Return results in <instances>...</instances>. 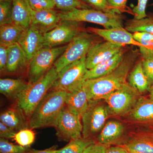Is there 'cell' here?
I'll use <instances>...</instances> for the list:
<instances>
[{"label": "cell", "instance_id": "obj_46", "mask_svg": "<svg viewBox=\"0 0 153 153\" xmlns=\"http://www.w3.org/2000/svg\"><path fill=\"white\" fill-rule=\"evenodd\" d=\"M12 1L13 0H0V1Z\"/></svg>", "mask_w": 153, "mask_h": 153}, {"label": "cell", "instance_id": "obj_3", "mask_svg": "<svg viewBox=\"0 0 153 153\" xmlns=\"http://www.w3.org/2000/svg\"><path fill=\"white\" fill-rule=\"evenodd\" d=\"M58 73L55 66L33 83H30L17 99V105L25 116L30 119L34 110L48 93Z\"/></svg>", "mask_w": 153, "mask_h": 153}, {"label": "cell", "instance_id": "obj_5", "mask_svg": "<svg viewBox=\"0 0 153 153\" xmlns=\"http://www.w3.org/2000/svg\"><path fill=\"white\" fill-rule=\"evenodd\" d=\"M61 21L89 22L101 25L104 29L124 27V17L122 14L106 13L94 9H75L59 12Z\"/></svg>", "mask_w": 153, "mask_h": 153}, {"label": "cell", "instance_id": "obj_19", "mask_svg": "<svg viewBox=\"0 0 153 153\" xmlns=\"http://www.w3.org/2000/svg\"><path fill=\"white\" fill-rule=\"evenodd\" d=\"M130 112L132 119L153 127V100L149 97H140Z\"/></svg>", "mask_w": 153, "mask_h": 153}, {"label": "cell", "instance_id": "obj_40", "mask_svg": "<svg viewBox=\"0 0 153 153\" xmlns=\"http://www.w3.org/2000/svg\"><path fill=\"white\" fill-rule=\"evenodd\" d=\"M17 132L4 124L0 122V137L1 138L5 139H14L16 134Z\"/></svg>", "mask_w": 153, "mask_h": 153}, {"label": "cell", "instance_id": "obj_44", "mask_svg": "<svg viewBox=\"0 0 153 153\" xmlns=\"http://www.w3.org/2000/svg\"><path fill=\"white\" fill-rule=\"evenodd\" d=\"M56 150L52 147L43 150H30L28 153H55Z\"/></svg>", "mask_w": 153, "mask_h": 153}, {"label": "cell", "instance_id": "obj_11", "mask_svg": "<svg viewBox=\"0 0 153 153\" xmlns=\"http://www.w3.org/2000/svg\"><path fill=\"white\" fill-rule=\"evenodd\" d=\"M81 118L65 105L55 126L56 135L59 139L67 141L82 137V125Z\"/></svg>", "mask_w": 153, "mask_h": 153}, {"label": "cell", "instance_id": "obj_26", "mask_svg": "<svg viewBox=\"0 0 153 153\" xmlns=\"http://www.w3.org/2000/svg\"><path fill=\"white\" fill-rule=\"evenodd\" d=\"M126 30L133 33L136 32H144L153 35V13H149L146 18L130 19L124 23Z\"/></svg>", "mask_w": 153, "mask_h": 153}, {"label": "cell", "instance_id": "obj_35", "mask_svg": "<svg viewBox=\"0 0 153 153\" xmlns=\"http://www.w3.org/2000/svg\"><path fill=\"white\" fill-rule=\"evenodd\" d=\"M132 35L134 39L141 45L140 47H153V35L150 33L144 32H136L133 33Z\"/></svg>", "mask_w": 153, "mask_h": 153}, {"label": "cell", "instance_id": "obj_2", "mask_svg": "<svg viewBox=\"0 0 153 153\" xmlns=\"http://www.w3.org/2000/svg\"><path fill=\"white\" fill-rule=\"evenodd\" d=\"M68 92L50 91L34 110L29 119L31 129L55 127L58 117L65 105Z\"/></svg>", "mask_w": 153, "mask_h": 153}, {"label": "cell", "instance_id": "obj_37", "mask_svg": "<svg viewBox=\"0 0 153 153\" xmlns=\"http://www.w3.org/2000/svg\"><path fill=\"white\" fill-rule=\"evenodd\" d=\"M142 64L145 75L151 86L153 84V59L142 58Z\"/></svg>", "mask_w": 153, "mask_h": 153}, {"label": "cell", "instance_id": "obj_43", "mask_svg": "<svg viewBox=\"0 0 153 153\" xmlns=\"http://www.w3.org/2000/svg\"><path fill=\"white\" fill-rule=\"evenodd\" d=\"M105 153H129L126 148L111 147L106 149Z\"/></svg>", "mask_w": 153, "mask_h": 153}, {"label": "cell", "instance_id": "obj_23", "mask_svg": "<svg viewBox=\"0 0 153 153\" xmlns=\"http://www.w3.org/2000/svg\"><path fill=\"white\" fill-rule=\"evenodd\" d=\"M124 130V126L120 122L109 121L106 123L100 131L97 140L99 143L102 144H109L121 137Z\"/></svg>", "mask_w": 153, "mask_h": 153}, {"label": "cell", "instance_id": "obj_33", "mask_svg": "<svg viewBox=\"0 0 153 153\" xmlns=\"http://www.w3.org/2000/svg\"><path fill=\"white\" fill-rule=\"evenodd\" d=\"M12 1H0V26L12 24Z\"/></svg>", "mask_w": 153, "mask_h": 153}, {"label": "cell", "instance_id": "obj_16", "mask_svg": "<svg viewBox=\"0 0 153 153\" xmlns=\"http://www.w3.org/2000/svg\"><path fill=\"white\" fill-rule=\"evenodd\" d=\"M12 24L23 31L30 27L31 9L27 0H13Z\"/></svg>", "mask_w": 153, "mask_h": 153}, {"label": "cell", "instance_id": "obj_42", "mask_svg": "<svg viewBox=\"0 0 153 153\" xmlns=\"http://www.w3.org/2000/svg\"><path fill=\"white\" fill-rule=\"evenodd\" d=\"M141 57L143 59H153V46L149 47H140Z\"/></svg>", "mask_w": 153, "mask_h": 153}, {"label": "cell", "instance_id": "obj_38", "mask_svg": "<svg viewBox=\"0 0 153 153\" xmlns=\"http://www.w3.org/2000/svg\"><path fill=\"white\" fill-rule=\"evenodd\" d=\"M113 7L119 11L121 13H127L133 14L132 10L129 8L127 6V0H107Z\"/></svg>", "mask_w": 153, "mask_h": 153}, {"label": "cell", "instance_id": "obj_20", "mask_svg": "<svg viewBox=\"0 0 153 153\" xmlns=\"http://www.w3.org/2000/svg\"><path fill=\"white\" fill-rule=\"evenodd\" d=\"M29 63L25 52L18 43L9 46L6 72L10 74L16 73L28 67Z\"/></svg>", "mask_w": 153, "mask_h": 153}, {"label": "cell", "instance_id": "obj_27", "mask_svg": "<svg viewBox=\"0 0 153 153\" xmlns=\"http://www.w3.org/2000/svg\"><path fill=\"white\" fill-rule=\"evenodd\" d=\"M25 31L13 24L0 26V44L10 45L18 43Z\"/></svg>", "mask_w": 153, "mask_h": 153}, {"label": "cell", "instance_id": "obj_18", "mask_svg": "<svg viewBox=\"0 0 153 153\" xmlns=\"http://www.w3.org/2000/svg\"><path fill=\"white\" fill-rule=\"evenodd\" d=\"M89 102L87 92L82 85L79 88L68 92L65 105L72 112L82 117L89 106Z\"/></svg>", "mask_w": 153, "mask_h": 153}, {"label": "cell", "instance_id": "obj_12", "mask_svg": "<svg viewBox=\"0 0 153 153\" xmlns=\"http://www.w3.org/2000/svg\"><path fill=\"white\" fill-rule=\"evenodd\" d=\"M86 30L101 37L104 41L122 47H126L127 45L141 47V45L134 39L132 33L127 31L124 27H117L109 29L88 27Z\"/></svg>", "mask_w": 153, "mask_h": 153}, {"label": "cell", "instance_id": "obj_17", "mask_svg": "<svg viewBox=\"0 0 153 153\" xmlns=\"http://www.w3.org/2000/svg\"><path fill=\"white\" fill-rule=\"evenodd\" d=\"M130 47H123L117 54L108 59L94 68L88 70L86 73V79H94L101 77L108 74L116 68L123 59Z\"/></svg>", "mask_w": 153, "mask_h": 153}, {"label": "cell", "instance_id": "obj_24", "mask_svg": "<svg viewBox=\"0 0 153 153\" xmlns=\"http://www.w3.org/2000/svg\"><path fill=\"white\" fill-rule=\"evenodd\" d=\"M29 84V82L20 78H1L0 92L7 98L17 100Z\"/></svg>", "mask_w": 153, "mask_h": 153}, {"label": "cell", "instance_id": "obj_1", "mask_svg": "<svg viewBox=\"0 0 153 153\" xmlns=\"http://www.w3.org/2000/svg\"><path fill=\"white\" fill-rule=\"evenodd\" d=\"M140 56L139 49L130 48L118 66L111 72L98 78L86 80L83 86L89 102L104 100L126 83L129 74Z\"/></svg>", "mask_w": 153, "mask_h": 153}, {"label": "cell", "instance_id": "obj_39", "mask_svg": "<svg viewBox=\"0 0 153 153\" xmlns=\"http://www.w3.org/2000/svg\"><path fill=\"white\" fill-rule=\"evenodd\" d=\"M9 45L0 44V71L6 72L8 56Z\"/></svg>", "mask_w": 153, "mask_h": 153}, {"label": "cell", "instance_id": "obj_10", "mask_svg": "<svg viewBox=\"0 0 153 153\" xmlns=\"http://www.w3.org/2000/svg\"><path fill=\"white\" fill-rule=\"evenodd\" d=\"M82 22L61 21L57 27L44 34V47H60L68 44L79 33L85 31Z\"/></svg>", "mask_w": 153, "mask_h": 153}, {"label": "cell", "instance_id": "obj_30", "mask_svg": "<svg viewBox=\"0 0 153 153\" xmlns=\"http://www.w3.org/2000/svg\"><path fill=\"white\" fill-rule=\"evenodd\" d=\"M35 134L32 129L27 128L17 132L14 139L19 145L25 147H29L34 143Z\"/></svg>", "mask_w": 153, "mask_h": 153}, {"label": "cell", "instance_id": "obj_8", "mask_svg": "<svg viewBox=\"0 0 153 153\" xmlns=\"http://www.w3.org/2000/svg\"><path fill=\"white\" fill-rule=\"evenodd\" d=\"M99 101L90 102L88 108L81 117L83 137L91 138L101 131L111 114L107 105Z\"/></svg>", "mask_w": 153, "mask_h": 153}, {"label": "cell", "instance_id": "obj_4", "mask_svg": "<svg viewBox=\"0 0 153 153\" xmlns=\"http://www.w3.org/2000/svg\"><path fill=\"white\" fill-rule=\"evenodd\" d=\"M103 40L101 37L86 30L82 31L68 43L66 50L53 66L58 73L69 64L86 57L91 47Z\"/></svg>", "mask_w": 153, "mask_h": 153}, {"label": "cell", "instance_id": "obj_41", "mask_svg": "<svg viewBox=\"0 0 153 153\" xmlns=\"http://www.w3.org/2000/svg\"><path fill=\"white\" fill-rule=\"evenodd\" d=\"M106 149L105 145L94 143L86 148L83 153H105Z\"/></svg>", "mask_w": 153, "mask_h": 153}, {"label": "cell", "instance_id": "obj_29", "mask_svg": "<svg viewBox=\"0 0 153 153\" xmlns=\"http://www.w3.org/2000/svg\"><path fill=\"white\" fill-rule=\"evenodd\" d=\"M55 6L61 11L67 12L75 9H88L92 8L81 0H52Z\"/></svg>", "mask_w": 153, "mask_h": 153}, {"label": "cell", "instance_id": "obj_7", "mask_svg": "<svg viewBox=\"0 0 153 153\" xmlns=\"http://www.w3.org/2000/svg\"><path fill=\"white\" fill-rule=\"evenodd\" d=\"M68 44L60 47H44L30 60L28 66L29 83L38 81L54 65L67 48Z\"/></svg>", "mask_w": 153, "mask_h": 153}, {"label": "cell", "instance_id": "obj_9", "mask_svg": "<svg viewBox=\"0 0 153 153\" xmlns=\"http://www.w3.org/2000/svg\"><path fill=\"white\" fill-rule=\"evenodd\" d=\"M139 94L127 82L104 100L111 114L121 115L131 111L140 98Z\"/></svg>", "mask_w": 153, "mask_h": 153}, {"label": "cell", "instance_id": "obj_31", "mask_svg": "<svg viewBox=\"0 0 153 153\" xmlns=\"http://www.w3.org/2000/svg\"><path fill=\"white\" fill-rule=\"evenodd\" d=\"M29 147L15 145L5 139H0V153H28Z\"/></svg>", "mask_w": 153, "mask_h": 153}, {"label": "cell", "instance_id": "obj_13", "mask_svg": "<svg viewBox=\"0 0 153 153\" xmlns=\"http://www.w3.org/2000/svg\"><path fill=\"white\" fill-rule=\"evenodd\" d=\"M123 47L104 40L96 44L91 47L86 55L85 63L87 69H91L113 57Z\"/></svg>", "mask_w": 153, "mask_h": 153}, {"label": "cell", "instance_id": "obj_28", "mask_svg": "<svg viewBox=\"0 0 153 153\" xmlns=\"http://www.w3.org/2000/svg\"><path fill=\"white\" fill-rule=\"evenodd\" d=\"M94 143L95 142L91 138L83 137L71 140L64 147L56 150L55 153H83L86 148Z\"/></svg>", "mask_w": 153, "mask_h": 153}, {"label": "cell", "instance_id": "obj_25", "mask_svg": "<svg viewBox=\"0 0 153 153\" xmlns=\"http://www.w3.org/2000/svg\"><path fill=\"white\" fill-rule=\"evenodd\" d=\"M129 153H153V132L143 134L126 146Z\"/></svg>", "mask_w": 153, "mask_h": 153}, {"label": "cell", "instance_id": "obj_36", "mask_svg": "<svg viewBox=\"0 0 153 153\" xmlns=\"http://www.w3.org/2000/svg\"><path fill=\"white\" fill-rule=\"evenodd\" d=\"M149 0H137V4L132 10L134 19L139 20L146 18L147 16L146 8Z\"/></svg>", "mask_w": 153, "mask_h": 153}, {"label": "cell", "instance_id": "obj_15", "mask_svg": "<svg viewBox=\"0 0 153 153\" xmlns=\"http://www.w3.org/2000/svg\"><path fill=\"white\" fill-rule=\"evenodd\" d=\"M18 43L30 62L34 56L44 48V35L30 27L24 31Z\"/></svg>", "mask_w": 153, "mask_h": 153}, {"label": "cell", "instance_id": "obj_32", "mask_svg": "<svg viewBox=\"0 0 153 153\" xmlns=\"http://www.w3.org/2000/svg\"><path fill=\"white\" fill-rule=\"evenodd\" d=\"M82 2L97 10L106 13H121L119 11L113 7L107 0H81Z\"/></svg>", "mask_w": 153, "mask_h": 153}, {"label": "cell", "instance_id": "obj_14", "mask_svg": "<svg viewBox=\"0 0 153 153\" xmlns=\"http://www.w3.org/2000/svg\"><path fill=\"white\" fill-rule=\"evenodd\" d=\"M61 21L59 12L54 9L40 11L31 9L30 27L43 35L53 30Z\"/></svg>", "mask_w": 153, "mask_h": 153}, {"label": "cell", "instance_id": "obj_21", "mask_svg": "<svg viewBox=\"0 0 153 153\" xmlns=\"http://www.w3.org/2000/svg\"><path fill=\"white\" fill-rule=\"evenodd\" d=\"M26 118L17 105L6 110L0 115L1 122L17 132L29 127Z\"/></svg>", "mask_w": 153, "mask_h": 153}, {"label": "cell", "instance_id": "obj_34", "mask_svg": "<svg viewBox=\"0 0 153 153\" xmlns=\"http://www.w3.org/2000/svg\"><path fill=\"white\" fill-rule=\"evenodd\" d=\"M29 6L32 10L40 11L52 10L56 7L52 0H27Z\"/></svg>", "mask_w": 153, "mask_h": 153}, {"label": "cell", "instance_id": "obj_22", "mask_svg": "<svg viewBox=\"0 0 153 153\" xmlns=\"http://www.w3.org/2000/svg\"><path fill=\"white\" fill-rule=\"evenodd\" d=\"M128 80L129 85L140 94L149 91L151 85L143 70L140 56L130 72Z\"/></svg>", "mask_w": 153, "mask_h": 153}, {"label": "cell", "instance_id": "obj_45", "mask_svg": "<svg viewBox=\"0 0 153 153\" xmlns=\"http://www.w3.org/2000/svg\"><path fill=\"white\" fill-rule=\"evenodd\" d=\"M149 92V98L153 100V84L151 86Z\"/></svg>", "mask_w": 153, "mask_h": 153}, {"label": "cell", "instance_id": "obj_6", "mask_svg": "<svg viewBox=\"0 0 153 153\" xmlns=\"http://www.w3.org/2000/svg\"><path fill=\"white\" fill-rule=\"evenodd\" d=\"M86 57L71 63L58 72L49 91H61L70 92L83 85L86 81L87 69Z\"/></svg>", "mask_w": 153, "mask_h": 153}]
</instances>
